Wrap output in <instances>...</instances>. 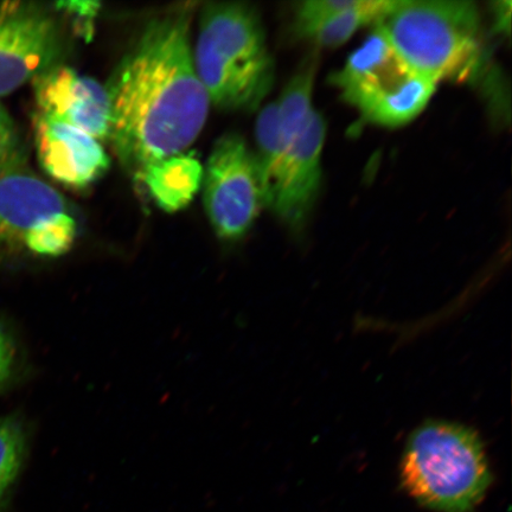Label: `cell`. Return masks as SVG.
Returning <instances> with one entry per match:
<instances>
[{"label":"cell","mask_w":512,"mask_h":512,"mask_svg":"<svg viewBox=\"0 0 512 512\" xmlns=\"http://www.w3.org/2000/svg\"><path fill=\"white\" fill-rule=\"evenodd\" d=\"M190 24L191 9L152 19L107 82L110 142L137 176L187 152L206 126L211 105L192 60Z\"/></svg>","instance_id":"cell-1"},{"label":"cell","mask_w":512,"mask_h":512,"mask_svg":"<svg viewBox=\"0 0 512 512\" xmlns=\"http://www.w3.org/2000/svg\"><path fill=\"white\" fill-rule=\"evenodd\" d=\"M192 60L210 105L222 111L255 110L272 87L265 31L245 3L203 6Z\"/></svg>","instance_id":"cell-2"},{"label":"cell","mask_w":512,"mask_h":512,"mask_svg":"<svg viewBox=\"0 0 512 512\" xmlns=\"http://www.w3.org/2000/svg\"><path fill=\"white\" fill-rule=\"evenodd\" d=\"M377 24L402 59L437 85L475 82L482 72V19L473 2L394 0Z\"/></svg>","instance_id":"cell-3"},{"label":"cell","mask_w":512,"mask_h":512,"mask_svg":"<svg viewBox=\"0 0 512 512\" xmlns=\"http://www.w3.org/2000/svg\"><path fill=\"white\" fill-rule=\"evenodd\" d=\"M400 477L408 495L435 512L475 511L492 484L479 434L450 421H427L409 435Z\"/></svg>","instance_id":"cell-4"},{"label":"cell","mask_w":512,"mask_h":512,"mask_svg":"<svg viewBox=\"0 0 512 512\" xmlns=\"http://www.w3.org/2000/svg\"><path fill=\"white\" fill-rule=\"evenodd\" d=\"M332 82L364 119L387 127L411 123L430 104L438 87L402 59L379 24L332 76Z\"/></svg>","instance_id":"cell-5"},{"label":"cell","mask_w":512,"mask_h":512,"mask_svg":"<svg viewBox=\"0 0 512 512\" xmlns=\"http://www.w3.org/2000/svg\"><path fill=\"white\" fill-rule=\"evenodd\" d=\"M76 235L66 198L29 168L23 153L0 163V253L57 258Z\"/></svg>","instance_id":"cell-6"},{"label":"cell","mask_w":512,"mask_h":512,"mask_svg":"<svg viewBox=\"0 0 512 512\" xmlns=\"http://www.w3.org/2000/svg\"><path fill=\"white\" fill-rule=\"evenodd\" d=\"M202 189L216 235L226 241L243 238L265 208V198L253 151L239 134L217 140L204 166Z\"/></svg>","instance_id":"cell-7"},{"label":"cell","mask_w":512,"mask_h":512,"mask_svg":"<svg viewBox=\"0 0 512 512\" xmlns=\"http://www.w3.org/2000/svg\"><path fill=\"white\" fill-rule=\"evenodd\" d=\"M55 12L35 3H0V98L62 63L66 46Z\"/></svg>","instance_id":"cell-8"},{"label":"cell","mask_w":512,"mask_h":512,"mask_svg":"<svg viewBox=\"0 0 512 512\" xmlns=\"http://www.w3.org/2000/svg\"><path fill=\"white\" fill-rule=\"evenodd\" d=\"M35 112L110 142L111 102L106 85L59 63L36 76Z\"/></svg>","instance_id":"cell-9"},{"label":"cell","mask_w":512,"mask_h":512,"mask_svg":"<svg viewBox=\"0 0 512 512\" xmlns=\"http://www.w3.org/2000/svg\"><path fill=\"white\" fill-rule=\"evenodd\" d=\"M326 123L313 110L302 130L285 147L277 183L268 209L293 232L305 226L322 183Z\"/></svg>","instance_id":"cell-10"},{"label":"cell","mask_w":512,"mask_h":512,"mask_svg":"<svg viewBox=\"0 0 512 512\" xmlns=\"http://www.w3.org/2000/svg\"><path fill=\"white\" fill-rule=\"evenodd\" d=\"M32 127L41 168L63 187L85 189L110 168V156L91 134L36 112Z\"/></svg>","instance_id":"cell-11"},{"label":"cell","mask_w":512,"mask_h":512,"mask_svg":"<svg viewBox=\"0 0 512 512\" xmlns=\"http://www.w3.org/2000/svg\"><path fill=\"white\" fill-rule=\"evenodd\" d=\"M203 172L200 159L187 151L147 165L138 177L160 209L176 213L194 201L202 188Z\"/></svg>","instance_id":"cell-12"},{"label":"cell","mask_w":512,"mask_h":512,"mask_svg":"<svg viewBox=\"0 0 512 512\" xmlns=\"http://www.w3.org/2000/svg\"><path fill=\"white\" fill-rule=\"evenodd\" d=\"M394 0H357L351 8L317 21L296 24L297 35L320 48H337L356 32L375 25L392 9Z\"/></svg>","instance_id":"cell-13"},{"label":"cell","mask_w":512,"mask_h":512,"mask_svg":"<svg viewBox=\"0 0 512 512\" xmlns=\"http://www.w3.org/2000/svg\"><path fill=\"white\" fill-rule=\"evenodd\" d=\"M255 142L253 156L264 191L265 208H268L284 157L277 102H271L260 111L255 125Z\"/></svg>","instance_id":"cell-14"},{"label":"cell","mask_w":512,"mask_h":512,"mask_svg":"<svg viewBox=\"0 0 512 512\" xmlns=\"http://www.w3.org/2000/svg\"><path fill=\"white\" fill-rule=\"evenodd\" d=\"M25 457V434L21 422L0 418V509L15 485Z\"/></svg>","instance_id":"cell-15"},{"label":"cell","mask_w":512,"mask_h":512,"mask_svg":"<svg viewBox=\"0 0 512 512\" xmlns=\"http://www.w3.org/2000/svg\"><path fill=\"white\" fill-rule=\"evenodd\" d=\"M21 153V140H19L15 121L0 102V163Z\"/></svg>","instance_id":"cell-16"},{"label":"cell","mask_w":512,"mask_h":512,"mask_svg":"<svg viewBox=\"0 0 512 512\" xmlns=\"http://www.w3.org/2000/svg\"><path fill=\"white\" fill-rule=\"evenodd\" d=\"M16 345L10 331L0 322V389L11 380L16 368Z\"/></svg>","instance_id":"cell-17"},{"label":"cell","mask_w":512,"mask_h":512,"mask_svg":"<svg viewBox=\"0 0 512 512\" xmlns=\"http://www.w3.org/2000/svg\"><path fill=\"white\" fill-rule=\"evenodd\" d=\"M505 2L497 3L494 5L496 12L497 27L499 30H507L508 34L510 31V11L511 4L508 5L507 9H504Z\"/></svg>","instance_id":"cell-18"}]
</instances>
